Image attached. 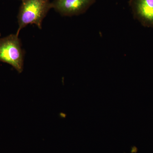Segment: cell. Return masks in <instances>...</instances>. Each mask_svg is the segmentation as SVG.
<instances>
[{
  "label": "cell",
  "instance_id": "277c9868",
  "mask_svg": "<svg viewBox=\"0 0 153 153\" xmlns=\"http://www.w3.org/2000/svg\"><path fill=\"white\" fill-rule=\"evenodd\" d=\"M134 9L137 17L143 24L153 26V0H134Z\"/></svg>",
  "mask_w": 153,
  "mask_h": 153
},
{
  "label": "cell",
  "instance_id": "5b68a950",
  "mask_svg": "<svg viewBox=\"0 0 153 153\" xmlns=\"http://www.w3.org/2000/svg\"><path fill=\"white\" fill-rule=\"evenodd\" d=\"M1 33H0V36H1Z\"/></svg>",
  "mask_w": 153,
  "mask_h": 153
},
{
  "label": "cell",
  "instance_id": "8992f818",
  "mask_svg": "<svg viewBox=\"0 0 153 153\" xmlns=\"http://www.w3.org/2000/svg\"><path fill=\"white\" fill-rule=\"evenodd\" d=\"M20 1H22V0H20Z\"/></svg>",
  "mask_w": 153,
  "mask_h": 153
},
{
  "label": "cell",
  "instance_id": "6da1fadb",
  "mask_svg": "<svg viewBox=\"0 0 153 153\" xmlns=\"http://www.w3.org/2000/svg\"><path fill=\"white\" fill-rule=\"evenodd\" d=\"M18 13L19 28L16 34L29 25H36L42 29V22L52 8L49 0H22Z\"/></svg>",
  "mask_w": 153,
  "mask_h": 153
},
{
  "label": "cell",
  "instance_id": "7a4b0ae2",
  "mask_svg": "<svg viewBox=\"0 0 153 153\" xmlns=\"http://www.w3.org/2000/svg\"><path fill=\"white\" fill-rule=\"evenodd\" d=\"M25 51L19 36L11 34L0 38V61L8 63L19 73L23 71Z\"/></svg>",
  "mask_w": 153,
  "mask_h": 153
},
{
  "label": "cell",
  "instance_id": "3957f363",
  "mask_svg": "<svg viewBox=\"0 0 153 153\" xmlns=\"http://www.w3.org/2000/svg\"><path fill=\"white\" fill-rule=\"evenodd\" d=\"M95 0H54L52 9L62 16H71L85 13Z\"/></svg>",
  "mask_w": 153,
  "mask_h": 153
}]
</instances>
